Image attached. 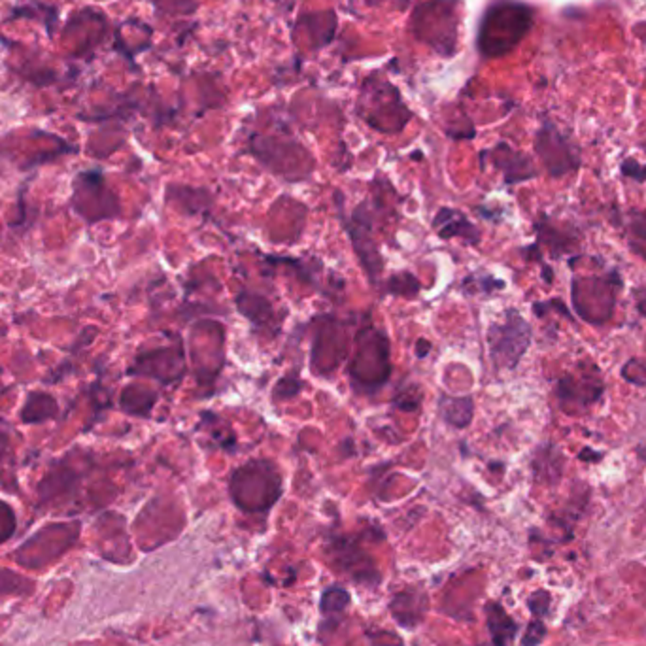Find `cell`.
I'll return each mask as SVG.
<instances>
[{"label":"cell","mask_w":646,"mask_h":646,"mask_svg":"<svg viewBox=\"0 0 646 646\" xmlns=\"http://www.w3.org/2000/svg\"><path fill=\"white\" fill-rule=\"evenodd\" d=\"M261 261L265 265L270 267H290L295 276L308 284L312 290L320 292L322 295H325L327 299H333L335 295H342L344 293V280L342 276L331 275L329 278H323L325 275V267L322 261L318 260H303V257H292V255H270V253H263Z\"/></svg>","instance_id":"10"},{"label":"cell","mask_w":646,"mask_h":646,"mask_svg":"<svg viewBox=\"0 0 646 646\" xmlns=\"http://www.w3.org/2000/svg\"><path fill=\"white\" fill-rule=\"evenodd\" d=\"M303 390H305V380L300 378L297 372H292V375H285V377L278 378L275 387H272V399L290 401V399H295Z\"/></svg>","instance_id":"24"},{"label":"cell","mask_w":646,"mask_h":646,"mask_svg":"<svg viewBox=\"0 0 646 646\" xmlns=\"http://www.w3.org/2000/svg\"><path fill=\"white\" fill-rule=\"evenodd\" d=\"M529 609L535 616H544L550 609V595L547 592H537L529 599Z\"/></svg>","instance_id":"29"},{"label":"cell","mask_w":646,"mask_h":646,"mask_svg":"<svg viewBox=\"0 0 646 646\" xmlns=\"http://www.w3.org/2000/svg\"><path fill=\"white\" fill-rule=\"evenodd\" d=\"M382 295H395V297H418V293L422 292V282L416 278L412 272H393V275L387 278L382 285Z\"/></svg>","instance_id":"21"},{"label":"cell","mask_w":646,"mask_h":646,"mask_svg":"<svg viewBox=\"0 0 646 646\" xmlns=\"http://www.w3.org/2000/svg\"><path fill=\"white\" fill-rule=\"evenodd\" d=\"M185 370L188 367H185V354L180 340L178 346H165L138 355L136 363L128 369V375L150 377L170 385L172 382H182Z\"/></svg>","instance_id":"9"},{"label":"cell","mask_w":646,"mask_h":646,"mask_svg":"<svg viewBox=\"0 0 646 646\" xmlns=\"http://www.w3.org/2000/svg\"><path fill=\"white\" fill-rule=\"evenodd\" d=\"M167 200H175V203L183 206V212L190 215L195 214H205L208 215L210 208L214 206V198L206 190H197V188H185V185H168L167 190Z\"/></svg>","instance_id":"18"},{"label":"cell","mask_w":646,"mask_h":646,"mask_svg":"<svg viewBox=\"0 0 646 646\" xmlns=\"http://www.w3.org/2000/svg\"><path fill=\"white\" fill-rule=\"evenodd\" d=\"M635 452H637V455L642 459V462H646V442H641V444H637V448H635Z\"/></svg>","instance_id":"36"},{"label":"cell","mask_w":646,"mask_h":646,"mask_svg":"<svg viewBox=\"0 0 646 646\" xmlns=\"http://www.w3.org/2000/svg\"><path fill=\"white\" fill-rule=\"evenodd\" d=\"M505 287V282L497 280L490 275H467L462 284H459V290H462L465 295H477V293H484V295H492L497 290H502Z\"/></svg>","instance_id":"23"},{"label":"cell","mask_w":646,"mask_h":646,"mask_svg":"<svg viewBox=\"0 0 646 646\" xmlns=\"http://www.w3.org/2000/svg\"><path fill=\"white\" fill-rule=\"evenodd\" d=\"M544 624L541 620H533L529 624L525 635L522 639V646H539L542 637H544Z\"/></svg>","instance_id":"27"},{"label":"cell","mask_w":646,"mask_h":646,"mask_svg":"<svg viewBox=\"0 0 646 646\" xmlns=\"http://www.w3.org/2000/svg\"><path fill=\"white\" fill-rule=\"evenodd\" d=\"M486 342L494 367L497 370H514L531 344V325L518 310L509 308L502 322L487 327Z\"/></svg>","instance_id":"5"},{"label":"cell","mask_w":646,"mask_h":646,"mask_svg":"<svg viewBox=\"0 0 646 646\" xmlns=\"http://www.w3.org/2000/svg\"><path fill=\"white\" fill-rule=\"evenodd\" d=\"M437 409L444 424L454 429H465L475 418V399H472V395L440 393Z\"/></svg>","instance_id":"16"},{"label":"cell","mask_w":646,"mask_h":646,"mask_svg":"<svg viewBox=\"0 0 646 646\" xmlns=\"http://www.w3.org/2000/svg\"><path fill=\"white\" fill-rule=\"evenodd\" d=\"M605 385L599 378L592 380L590 377L584 380H577L572 375H565L557 380V401L562 410L569 416H579L586 409H590L594 403L601 399Z\"/></svg>","instance_id":"12"},{"label":"cell","mask_w":646,"mask_h":646,"mask_svg":"<svg viewBox=\"0 0 646 646\" xmlns=\"http://www.w3.org/2000/svg\"><path fill=\"white\" fill-rule=\"evenodd\" d=\"M635 303H637V308L642 315H646V290L644 287H639V290H635Z\"/></svg>","instance_id":"34"},{"label":"cell","mask_w":646,"mask_h":646,"mask_svg":"<svg viewBox=\"0 0 646 646\" xmlns=\"http://www.w3.org/2000/svg\"><path fill=\"white\" fill-rule=\"evenodd\" d=\"M535 150L550 176H564L579 168V157L571 144L552 125H544L535 140Z\"/></svg>","instance_id":"11"},{"label":"cell","mask_w":646,"mask_h":646,"mask_svg":"<svg viewBox=\"0 0 646 646\" xmlns=\"http://www.w3.org/2000/svg\"><path fill=\"white\" fill-rule=\"evenodd\" d=\"M487 626H490L494 642L497 646H509L512 642L516 635V624L499 605L487 607Z\"/></svg>","instance_id":"20"},{"label":"cell","mask_w":646,"mask_h":646,"mask_svg":"<svg viewBox=\"0 0 646 646\" xmlns=\"http://www.w3.org/2000/svg\"><path fill=\"white\" fill-rule=\"evenodd\" d=\"M365 97L367 103L362 106H365L367 110H359L362 113L365 123H369L372 128H380V121H382V113H385V123H387V133H397L407 125V121L410 120L412 113L407 110V106L401 100V95L397 93V90L393 85H390L387 82H382L378 88H372V83L367 82L365 88Z\"/></svg>","instance_id":"8"},{"label":"cell","mask_w":646,"mask_h":646,"mask_svg":"<svg viewBox=\"0 0 646 646\" xmlns=\"http://www.w3.org/2000/svg\"><path fill=\"white\" fill-rule=\"evenodd\" d=\"M414 390H418V385H414ZM414 390H412V392H409V393H405V392L397 393V395L393 397V401H392V405H393L395 409H399V410L414 412L416 409L420 407V401H422V395H420V393H416V395H414Z\"/></svg>","instance_id":"26"},{"label":"cell","mask_w":646,"mask_h":646,"mask_svg":"<svg viewBox=\"0 0 646 646\" xmlns=\"http://www.w3.org/2000/svg\"><path fill=\"white\" fill-rule=\"evenodd\" d=\"M487 153H490L494 167L502 172V178H505L507 185L522 183L537 176V168L531 163L529 157L512 150L505 142H499L497 146Z\"/></svg>","instance_id":"15"},{"label":"cell","mask_w":646,"mask_h":646,"mask_svg":"<svg viewBox=\"0 0 646 646\" xmlns=\"http://www.w3.org/2000/svg\"><path fill=\"white\" fill-rule=\"evenodd\" d=\"M627 238H629V248L635 252L642 260H646V214L634 210L627 218Z\"/></svg>","instance_id":"22"},{"label":"cell","mask_w":646,"mask_h":646,"mask_svg":"<svg viewBox=\"0 0 646 646\" xmlns=\"http://www.w3.org/2000/svg\"><path fill=\"white\" fill-rule=\"evenodd\" d=\"M622 378L629 384L635 385H646V365L639 359H629V362L622 367Z\"/></svg>","instance_id":"25"},{"label":"cell","mask_w":646,"mask_h":646,"mask_svg":"<svg viewBox=\"0 0 646 646\" xmlns=\"http://www.w3.org/2000/svg\"><path fill=\"white\" fill-rule=\"evenodd\" d=\"M335 203L339 210V220L344 231H346L352 248L357 255L359 265L365 270L367 280L372 287H380V276L384 272V257L378 250V244L372 237V225H375V212H372V200L365 198L359 203L350 215L344 214V195L335 191Z\"/></svg>","instance_id":"4"},{"label":"cell","mask_w":646,"mask_h":646,"mask_svg":"<svg viewBox=\"0 0 646 646\" xmlns=\"http://www.w3.org/2000/svg\"><path fill=\"white\" fill-rule=\"evenodd\" d=\"M622 175L627 176V178H634L635 182H646V167L637 163L635 160H626L622 163Z\"/></svg>","instance_id":"28"},{"label":"cell","mask_w":646,"mask_h":646,"mask_svg":"<svg viewBox=\"0 0 646 646\" xmlns=\"http://www.w3.org/2000/svg\"><path fill=\"white\" fill-rule=\"evenodd\" d=\"M533 25V10L516 0H497L486 10L479 28V51L486 59L510 53Z\"/></svg>","instance_id":"2"},{"label":"cell","mask_w":646,"mask_h":646,"mask_svg":"<svg viewBox=\"0 0 646 646\" xmlns=\"http://www.w3.org/2000/svg\"><path fill=\"white\" fill-rule=\"evenodd\" d=\"M522 253H524V257H525L527 261H541V260H542L541 248H539V244H537V242H535V244H531V246H525V248L522 250Z\"/></svg>","instance_id":"33"},{"label":"cell","mask_w":646,"mask_h":646,"mask_svg":"<svg viewBox=\"0 0 646 646\" xmlns=\"http://www.w3.org/2000/svg\"><path fill=\"white\" fill-rule=\"evenodd\" d=\"M622 287L619 270L609 276H584L574 278L571 284L572 307L588 323H605L611 320L616 305V293Z\"/></svg>","instance_id":"6"},{"label":"cell","mask_w":646,"mask_h":646,"mask_svg":"<svg viewBox=\"0 0 646 646\" xmlns=\"http://www.w3.org/2000/svg\"><path fill=\"white\" fill-rule=\"evenodd\" d=\"M229 494L244 512L269 510L282 495V475L270 459H250L231 472Z\"/></svg>","instance_id":"3"},{"label":"cell","mask_w":646,"mask_h":646,"mask_svg":"<svg viewBox=\"0 0 646 646\" xmlns=\"http://www.w3.org/2000/svg\"><path fill=\"white\" fill-rule=\"evenodd\" d=\"M542 280L547 282V284H552L554 282V270H552V267H549V265L542 267Z\"/></svg>","instance_id":"35"},{"label":"cell","mask_w":646,"mask_h":646,"mask_svg":"<svg viewBox=\"0 0 646 646\" xmlns=\"http://www.w3.org/2000/svg\"><path fill=\"white\" fill-rule=\"evenodd\" d=\"M579 459H580V462H588V463H597L603 459V454L594 450V448H584L579 454Z\"/></svg>","instance_id":"31"},{"label":"cell","mask_w":646,"mask_h":646,"mask_svg":"<svg viewBox=\"0 0 646 646\" xmlns=\"http://www.w3.org/2000/svg\"><path fill=\"white\" fill-rule=\"evenodd\" d=\"M431 352V342L427 339H418L414 344V354L418 359H424L427 357V354Z\"/></svg>","instance_id":"32"},{"label":"cell","mask_w":646,"mask_h":646,"mask_svg":"<svg viewBox=\"0 0 646 646\" xmlns=\"http://www.w3.org/2000/svg\"><path fill=\"white\" fill-rule=\"evenodd\" d=\"M250 152L275 175L282 176L287 182L305 180L312 168L314 161L310 153L299 144H282L280 140L267 136H253Z\"/></svg>","instance_id":"7"},{"label":"cell","mask_w":646,"mask_h":646,"mask_svg":"<svg viewBox=\"0 0 646 646\" xmlns=\"http://www.w3.org/2000/svg\"><path fill=\"white\" fill-rule=\"evenodd\" d=\"M390 339L372 323H365L354 337V355L348 378L354 393L375 395L392 377Z\"/></svg>","instance_id":"1"},{"label":"cell","mask_w":646,"mask_h":646,"mask_svg":"<svg viewBox=\"0 0 646 646\" xmlns=\"http://www.w3.org/2000/svg\"><path fill=\"white\" fill-rule=\"evenodd\" d=\"M200 427H203V431H208V433L212 435L214 444L220 450H225L229 454L237 452V433H235V429L229 427L220 418V416H215L210 410L200 412V420H198L197 429H200Z\"/></svg>","instance_id":"19"},{"label":"cell","mask_w":646,"mask_h":646,"mask_svg":"<svg viewBox=\"0 0 646 646\" xmlns=\"http://www.w3.org/2000/svg\"><path fill=\"white\" fill-rule=\"evenodd\" d=\"M565 465V457L554 442H544L535 450L533 459H531V469L537 480L547 484H556L562 479Z\"/></svg>","instance_id":"17"},{"label":"cell","mask_w":646,"mask_h":646,"mask_svg":"<svg viewBox=\"0 0 646 646\" xmlns=\"http://www.w3.org/2000/svg\"><path fill=\"white\" fill-rule=\"evenodd\" d=\"M549 310H557L559 314L564 315V318L572 320V314L565 308V305L562 303V300H549V303H535L533 305V312L539 315V318H541V315L547 314Z\"/></svg>","instance_id":"30"},{"label":"cell","mask_w":646,"mask_h":646,"mask_svg":"<svg viewBox=\"0 0 646 646\" xmlns=\"http://www.w3.org/2000/svg\"><path fill=\"white\" fill-rule=\"evenodd\" d=\"M235 305L244 318L250 322L253 333H265L275 337L280 331V320L276 310L265 295L252 290H242L235 297Z\"/></svg>","instance_id":"13"},{"label":"cell","mask_w":646,"mask_h":646,"mask_svg":"<svg viewBox=\"0 0 646 646\" xmlns=\"http://www.w3.org/2000/svg\"><path fill=\"white\" fill-rule=\"evenodd\" d=\"M431 227L442 240L462 238L469 246H479L482 240L480 229L467 218V214L452 206L439 208L433 222H431Z\"/></svg>","instance_id":"14"}]
</instances>
